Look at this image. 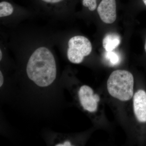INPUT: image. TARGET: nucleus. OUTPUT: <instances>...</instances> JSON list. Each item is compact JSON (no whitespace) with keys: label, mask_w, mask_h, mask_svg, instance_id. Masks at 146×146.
<instances>
[{"label":"nucleus","mask_w":146,"mask_h":146,"mask_svg":"<svg viewBox=\"0 0 146 146\" xmlns=\"http://www.w3.org/2000/svg\"><path fill=\"white\" fill-rule=\"evenodd\" d=\"M27 73L29 78L40 87L53 83L56 78V64L49 50L41 47L35 51L29 59Z\"/></svg>","instance_id":"nucleus-1"},{"label":"nucleus","mask_w":146,"mask_h":146,"mask_svg":"<svg viewBox=\"0 0 146 146\" xmlns=\"http://www.w3.org/2000/svg\"><path fill=\"white\" fill-rule=\"evenodd\" d=\"M134 78L128 71L117 70L111 73L107 81L109 94L113 98L127 101L133 97Z\"/></svg>","instance_id":"nucleus-2"},{"label":"nucleus","mask_w":146,"mask_h":146,"mask_svg":"<svg viewBox=\"0 0 146 146\" xmlns=\"http://www.w3.org/2000/svg\"><path fill=\"white\" fill-rule=\"evenodd\" d=\"M67 56L71 63L80 64L83 61L85 56L91 54L92 46L86 37L76 36L72 37L68 42Z\"/></svg>","instance_id":"nucleus-3"},{"label":"nucleus","mask_w":146,"mask_h":146,"mask_svg":"<svg viewBox=\"0 0 146 146\" xmlns=\"http://www.w3.org/2000/svg\"><path fill=\"white\" fill-rule=\"evenodd\" d=\"M78 96L84 109L91 112L97 111L100 98L98 95L94 94L92 88L87 85L82 86L79 91Z\"/></svg>","instance_id":"nucleus-4"},{"label":"nucleus","mask_w":146,"mask_h":146,"mask_svg":"<svg viewBox=\"0 0 146 146\" xmlns=\"http://www.w3.org/2000/svg\"><path fill=\"white\" fill-rule=\"evenodd\" d=\"M98 13L104 23L112 24L117 18L115 0H102L98 7Z\"/></svg>","instance_id":"nucleus-5"},{"label":"nucleus","mask_w":146,"mask_h":146,"mask_svg":"<svg viewBox=\"0 0 146 146\" xmlns=\"http://www.w3.org/2000/svg\"><path fill=\"white\" fill-rule=\"evenodd\" d=\"M134 114L140 122H146V92L139 90L136 92L133 98Z\"/></svg>","instance_id":"nucleus-6"},{"label":"nucleus","mask_w":146,"mask_h":146,"mask_svg":"<svg viewBox=\"0 0 146 146\" xmlns=\"http://www.w3.org/2000/svg\"><path fill=\"white\" fill-rule=\"evenodd\" d=\"M121 41V37L119 35L109 33L106 34L103 39V46L106 51H112L120 45Z\"/></svg>","instance_id":"nucleus-7"},{"label":"nucleus","mask_w":146,"mask_h":146,"mask_svg":"<svg viewBox=\"0 0 146 146\" xmlns=\"http://www.w3.org/2000/svg\"><path fill=\"white\" fill-rule=\"evenodd\" d=\"M13 11V7L9 3L3 1L0 3V17L9 16Z\"/></svg>","instance_id":"nucleus-8"},{"label":"nucleus","mask_w":146,"mask_h":146,"mask_svg":"<svg viewBox=\"0 0 146 146\" xmlns=\"http://www.w3.org/2000/svg\"><path fill=\"white\" fill-rule=\"evenodd\" d=\"M105 56L111 65H116L119 63L120 58L119 54L113 51H106Z\"/></svg>","instance_id":"nucleus-9"},{"label":"nucleus","mask_w":146,"mask_h":146,"mask_svg":"<svg viewBox=\"0 0 146 146\" xmlns=\"http://www.w3.org/2000/svg\"><path fill=\"white\" fill-rule=\"evenodd\" d=\"M97 0H82V4L84 7H88L89 10L93 11L97 7Z\"/></svg>","instance_id":"nucleus-10"},{"label":"nucleus","mask_w":146,"mask_h":146,"mask_svg":"<svg viewBox=\"0 0 146 146\" xmlns=\"http://www.w3.org/2000/svg\"><path fill=\"white\" fill-rule=\"evenodd\" d=\"M42 1H44L45 2L54 3L60 2L63 0H42Z\"/></svg>","instance_id":"nucleus-11"},{"label":"nucleus","mask_w":146,"mask_h":146,"mask_svg":"<svg viewBox=\"0 0 146 146\" xmlns=\"http://www.w3.org/2000/svg\"><path fill=\"white\" fill-rule=\"evenodd\" d=\"M4 82V78L1 71H0V87H1Z\"/></svg>","instance_id":"nucleus-12"},{"label":"nucleus","mask_w":146,"mask_h":146,"mask_svg":"<svg viewBox=\"0 0 146 146\" xmlns=\"http://www.w3.org/2000/svg\"><path fill=\"white\" fill-rule=\"evenodd\" d=\"M56 146H71V143L69 141L65 142L63 144H57Z\"/></svg>","instance_id":"nucleus-13"},{"label":"nucleus","mask_w":146,"mask_h":146,"mask_svg":"<svg viewBox=\"0 0 146 146\" xmlns=\"http://www.w3.org/2000/svg\"><path fill=\"white\" fill-rule=\"evenodd\" d=\"M2 58V52L1 50H0V60H1Z\"/></svg>","instance_id":"nucleus-14"},{"label":"nucleus","mask_w":146,"mask_h":146,"mask_svg":"<svg viewBox=\"0 0 146 146\" xmlns=\"http://www.w3.org/2000/svg\"><path fill=\"white\" fill-rule=\"evenodd\" d=\"M145 52H146V39L145 43Z\"/></svg>","instance_id":"nucleus-15"},{"label":"nucleus","mask_w":146,"mask_h":146,"mask_svg":"<svg viewBox=\"0 0 146 146\" xmlns=\"http://www.w3.org/2000/svg\"><path fill=\"white\" fill-rule=\"evenodd\" d=\"M144 3L145 4V5L146 6V0H143Z\"/></svg>","instance_id":"nucleus-16"}]
</instances>
